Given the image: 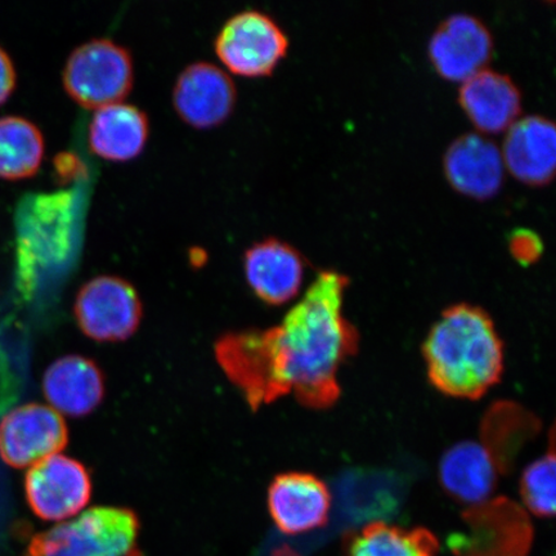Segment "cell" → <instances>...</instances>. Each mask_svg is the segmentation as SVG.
Returning a JSON list of instances; mask_svg holds the SVG:
<instances>
[{
    "label": "cell",
    "mask_w": 556,
    "mask_h": 556,
    "mask_svg": "<svg viewBox=\"0 0 556 556\" xmlns=\"http://www.w3.org/2000/svg\"><path fill=\"white\" fill-rule=\"evenodd\" d=\"M67 441L64 417L39 403L13 409L0 424V456L13 468H33L59 455Z\"/></svg>",
    "instance_id": "9c48e42d"
},
{
    "label": "cell",
    "mask_w": 556,
    "mask_h": 556,
    "mask_svg": "<svg viewBox=\"0 0 556 556\" xmlns=\"http://www.w3.org/2000/svg\"><path fill=\"white\" fill-rule=\"evenodd\" d=\"M139 519L127 507L96 506L35 534L24 556H141Z\"/></svg>",
    "instance_id": "277c9868"
},
{
    "label": "cell",
    "mask_w": 556,
    "mask_h": 556,
    "mask_svg": "<svg viewBox=\"0 0 556 556\" xmlns=\"http://www.w3.org/2000/svg\"><path fill=\"white\" fill-rule=\"evenodd\" d=\"M555 454L552 450L528 465L520 478V495L527 509L540 518L555 514Z\"/></svg>",
    "instance_id": "7402d4cb"
},
{
    "label": "cell",
    "mask_w": 556,
    "mask_h": 556,
    "mask_svg": "<svg viewBox=\"0 0 556 556\" xmlns=\"http://www.w3.org/2000/svg\"><path fill=\"white\" fill-rule=\"evenodd\" d=\"M502 464L484 442L465 441L452 446L440 464L441 484L456 502L483 505L495 492Z\"/></svg>",
    "instance_id": "2e32d148"
},
{
    "label": "cell",
    "mask_w": 556,
    "mask_h": 556,
    "mask_svg": "<svg viewBox=\"0 0 556 556\" xmlns=\"http://www.w3.org/2000/svg\"><path fill=\"white\" fill-rule=\"evenodd\" d=\"M215 52L231 72L263 76L274 72L288 52L289 38L276 20L245 10L229 17L214 41Z\"/></svg>",
    "instance_id": "52a82bcc"
},
{
    "label": "cell",
    "mask_w": 556,
    "mask_h": 556,
    "mask_svg": "<svg viewBox=\"0 0 556 556\" xmlns=\"http://www.w3.org/2000/svg\"><path fill=\"white\" fill-rule=\"evenodd\" d=\"M16 86V70L10 55L0 48V104H3Z\"/></svg>",
    "instance_id": "cb8c5ba5"
},
{
    "label": "cell",
    "mask_w": 556,
    "mask_h": 556,
    "mask_svg": "<svg viewBox=\"0 0 556 556\" xmlns=\"http://www.w3.org/2000/svg\"><path fill=\"white\" fill-rule=\"evenodd\" d=\"M509 250L514 260L521 264L536 262L544 252V242L536 231L531 228H516L509 235Z\"/></svg>",
    "instance_id": "603a6c76"
},
{
    "label": "cell",
    "mask_w": 556,
    "mask_h": 556,
    "mask_svg": "<svg viewBox=\"0 0 556 556\" xmlns=\"http://www.w3.org/2000/svg\"><path fill=\"white\" fill-rule=\"evenodd\" d=\"M348 283L337 270H323L281 325L228 332L217 340L215 357L250 407L288 394L317 409L338 401L340 366L358 345L357 331L343 313Z\"/></svg>",
    "instance_id": "6da1fadb"
},
{
    "label": "cell",
    "mask_w": 556,
    "mask_h": 556,
    "mask_svg": "<svg viewBox=\"0 0 556 556\" xmlns=\"http://www.w3.org/2000/svg\"><path fill=\"white\" fill-rule=\"evenodd\" d=\"M43 392L50 407L61 416H87L103 401V374L94 361L70 354L47 368Z\"/></svg>",
    "instance_id": "ac0fdd59"
},
{
    "label": "cell",
    "mask_w": 556,
    "mask_h": 556,
    "mask_svg": "<svg viewBox=\"0 0 556 556\" xmlns=\"http://www.w3.org/2000/svg\"><path fill=\"white\" fill-rule=\"evenodd\" d=\"M25 492L35 516L48 521H65L79 516L89 504L92 479L80 462L59 454L30 468Z\"/></svg>",
    "instance_id": "ba28073f"
},
{
    "label": "cell",
    "mask_w": 556,
    "mask_h": 556,
    "mask_svg": "<svg viewBox=\"0 0 556 556\" xmlns=\"http://www.w3.org/2000/svg\"><path fill=\"white\" fill-rule=\"evenodd\" d=\"M235 83L224 68L208 61L192 62L178 75L173 103L193 127L211 128L225 122L236 103Z\"/></svg>",
    "instance_id": "8fae6325"
},
{
    "label": "cell",
    "mask_w": 556,
    "mask_h": 556,
    "mask_svg": "<svg viewBox=\"0 0 556 556\" xmlns=\"http://www.w3.org/2000/svg\"><path fill=\"white\" fill-rule=\"evenodd\" d=\"M505 168L530 186H544L556 168V129L553 121L539 114L518 117L506 129L502 150Z\"/></svg>",
    "instance_id": "9a60e30c"
},
{
    "label": "cell",
    "mask_w": 556,
    "mask_h": 556,
    "mask_svg": "<svg viewBox=\"0 0 556 556\" xmlns=\"http://www.w3.org/2000/svg\"><path fill=\"white\" fill-rule=\"evenodd\" d=\"M149 134L148 114L136 104L119 101L96 109L88 127V141L97 155L123 162L143 150Z\"/></svg>",
    "instance_id": "d6986e66"
},
{
    "label": "cell",
    "mask_w": 556,
    "mask_h": 556,
    "mask_svg": "<svg viewBox=\"0 0 556 556\" xmlns=\"http://www.w3.org/2000/svg\"><path fill=\"white\" fill-rule=\"evenodd\" d=\"M348 556H437L438 541L428 530L371 523L348 541Z\"/></svg>",
    "instance_id": "ffe728a7"
},
{
    "label": "cell",
    "mask_w": 556,
    "mask_h": 556,
    "mask_svg": "<svg viewBox=\"0 0 556 556\" xmlns=\"http://www.w3.org/2000/svg\"><path fill=\"white\" fill-rule=\"evenodd\" d=\"M268 509L278 530L294 536L328 523L330 491L307 472H285L269 485Z\"/></svg>",
    "instance_id": "4fadbf2b"
},
{
    "label": "cell",
    "mask_w": 556,
    "mask_h": 556,
    "mask_svg": "<svg viewBox=\"0 0 556 556\" xmlns=\"http://www.w3.org/2000/svg\"><path fill=\"white\" fill-rule=\"evenodd\" d=\"M428 53L438 74L463 83L489 64L493 53L492 34L482 20L469 13H454L438 25Z\"/></svg>",
    "instance_id": "30bf717a"
},
{
    "label": "cell",
    "mask_w": 556,
    "mask_h": 556,
    "mask_svg": "<svg viewBox=\"0 0 556 556\" xmlns=\"http://www.w3.org/2000/svg\"><path fill=\"white\" fill-rule=\"evenodd\" d=\"M458 101L465 114L483 134H498L516 122L521 94L509 75L484 67L462 83Z\"/></svg>",
    "instance_id": "e0dca14e"
},
{
    "label": "cell",
    "mask_w": 556,
    "mask_h": 556,
    "mask_svg": "<svg viewBox=\"0 0 556 556\" xmlns=\"http://www.w3.org/2000/svg\"><path fill=\"white\" fill-rule=\"evenodd\" d=\"M422 353L432 384L455 399H481L504 371V346L495 325L483 309L470 304L442 313Z\"/></svg>",
    "instance_id": "7a4b0ae2"
},
{
    "label": "cell",
    "mask_w": 556,
    "mask_h": 556,
    "mask_svg": "<svg viewBox=\"0 0 556 556\" xmlns=\"http://www.w3.org/2000/svg\"><path fill=\"white\" fill-rule=\"evenodd\" d=\"M43 156L45 138L37 125L20 116L0 119V178L31 177Z\"/></svg>",
    "instance_id": "44dd1931"
},
{
    "label": "cell",
    "mask_w": 556,
    "mask_h": 556,
    "mask_svg": "<svg viewBox=\"0 0 556 556\" xmlns=\"http://www.w3.org/2000/svg\"><path fill=\"white\" fill-rule=\"evenodd\" d=\"M243 270L254 294L269 305H282L301 291L304 256L291 243L276 238L255 241L243 253Z\"/></svg>",
    "instance_id": "7c38bea8"
},
{
    "label": "cell",
    "mask_w": 556,
    "mask_h": 556,
    "mask_svg": "<svg viewBox=\"0 0 556 556\" xmlns=\"http://www.w3.org/2000/svg\"><path fill=\"white\" fill-rule=\"evenodd\" d=\"M55 172L62 180L72 179L81 170V163L72 152H64L55 157Z\"/></svg>",
    "instance_id": "d4e9b609"
},
{
    "label": "cell",
    "mask_w": 556,
    "mask_h": 556,
    "mask_svg": "<svg viewBox=\"0 0 556 556\" xmlns=\"http://www.w3.org/2000/svg\"><path fill=\"white\" fill-rule=\"evenodd\" d=\"M443 168L454 189L475 199L492 198L504 182L502 149L490 137L475 131L450 144Z\"/></svg>",
    "instance_id": "5bb4252c"
},
{
    "label": "cell",
    "mask_w": 556,
    "mask_h": 556,
    "mask_svg": "<svg viewBox=\"0 0 556 556\" xmlns=\"http://www.w3.org/2000/svg\"><path fill=\"white\" fill-rule=\"evenodd\" d=\"M74 316L81 332L94 342H124L142 321L141 298L119 276H97L76 294Z\"/></svg>",
    "instance_id": "8992f818"
},
{
    "label": "cell",
    "mask_w": 556,
    "mask_h": 556,
    "mask_svg": "<svg viewBox=\"0 0 556 556\" xmlns=\"http://www.w3.org/2000/svg\"><path fill=\"white\" fill-rule=\"evenodd\" d=\"M73 191L29 194L16 213V278L24 299L65 267L74 247Z\"/></svg>",
    "instance_id": "3957f363"
},
{
    "label": "cell",
    "mask_w": 556,
    "mask_h": 556,
    "mask_svg": "<svg viewBox=\"0 0 556 556\" xmlns=\"http://www.w3.org/2000/svg\"><path fill=\"white\" fill-rule=\"evenodd\" d=\"M134 76L128 48L110 38L90 39L76 47L62 73L66 92L89 109L122 101L134 86Z\"/></svg>",
    "instance_id": "5b68a950"
}]
</instances>
